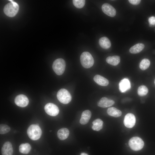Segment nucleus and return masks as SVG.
I'll return each instance as SVG.
<instances>
[{
	"label": "nucleus",
	"mask_w": 155,
	"mask_h": 155,
	"mask_svg": "<svg viewBox=\"0 0 155 155\" xmlns=\"http://www.w3.org/2000/svg\"><path fill=\"white\" fill-rule=\"evenodd\" d=\"M144 47V45L142 43L137 44L132 46L129 50V52L132 54H137L142 51Z\"/></svg>",
	"instance_id": "6ab92c4d"
},
{
	"label": "nucleus",
	"mask_w": 155,
	"mask_h": 155,
	"mask_svg": "<svg viewBox=\"0 0 155 155\" xmlns=\"http://www.w3.org/2000/svg\"><path fill=\"white\" fill-rule=\"evenodd\" d=\"M91 116V113L89 110L84 111L81 115L80 122L82 125H84L88 123Z\"/></svg>",
	"instance_id": "4468645a"
},
{
	"label": "nucleus",
	"mask_w": 155,
	"mask_h": 155,
	"mask_svg": "<svg viewBox=\"0 0 155 155\" xmlns=\"http://www.w3.org/2000/svg\"><path fill=\"white\" fill-rule=\"evenodd\" d=\"M72 1L74 6L78 8H81L83 7L85 3L84 0H73Z\"/></svg>",
	"instance_id": "393cba45"
},
{
	"label": "nucleus",
	"mask_w": 155,
	"mask_h": 155,
	"mask_svg": "<svg viewBox=\"0 0 155 155\" xmlns=\"http://www.w3.org/2000/svg\"><path fill=\"white\" fill-rule=\"evenodd\" d=\"M131 88L129 80L126 78L121 80L119 83V89L121 92H125Z\"/></svg>",
	"instance_id": "ddd939ff"
},
{
	"label": "nucleus",
	"mask_w": 155,
	"mask_h": 155,
	"mask_svg": "<svg viewBox=\"0 0 155 155\" xmlns=\"http://www.w3.org/2000/svg\"><path fill=\"white\" fill-rule=\"evenodd\" d=\"M65 66L66 63L65 60L62 58H59L53 62L52 68L57 75H61L64 73Z\"/></svg>",
	"instance_id": "20e7f679"
},
{
	"label": "nucleus",
	"mask_w": 155,
	"mask_h": 155,
	"mask_svg": "<svg viewBox=\"0 0 155 155\" xmlns=\"http://www.w3.org/2000/svg\"><path fill=\"white\" fill-rule=\"evenodd\" d=\"M148 91V89L146 86L144 85H141L138 88L137 92L139 96H144L147 94Z\"/></svg>",
	"instance_id": "b1692460"
},
{
	"label": "nucleus",
	"mask_w": 155,
	"mask_h": 155,
	"mask_svg": "<svg viewBox=\"0 0 155 155\" xmlns=\"http://www.w3.org/2000/svg\"><path fill=\"white\" fill-rule=\"evenodd\" d=\"M129 145L132 150L138 151L142 148L144 145V143L140 138L134 137L130 139L129 141Z\"/></svg>",
	"instance_id": "423d86ee"
},
{
	"label": "nucleus",
	"mask_w": 155,
	"mask_h": 155,
	"mask_svg": "<svg viewBox=\"0 0 155 155\" xmlns=\"http://www.w3.org/2000/svg\"><path fill=\"white\" fill-rule=\"evenodd\" d=\"M15 103L18 106L24 107L28 105L29 101L28 97L25 95L21 94L17 95L15 97Z\"/></svg>",
	"instance_id": "1a4fd4ad"
},
{
	"label": "nucleus",
	"mask_w": 155,
	"mask_h": 155,
	"mask_svg": "<svg viewBox=\"0 0 155 155\" xmlns=\"http://www.w3.org/2000/svg\"><path fill=\"white\" fill-rule=\"evenodd\" d=\"M82 65L86 68H89L94 65V60L91 54L88 52H83L80 57Z\"/></svg>",
	"instance_id": "7ed1b4c3"
},
{
	"label": "nucleus",
	"mask_w": 155,
	"mask_h": 155,
	"mask_svg": "<svg viewBox=\"0 0 155 155\" xmlns=\"http://www.w3.org/2000/svg\"><path fill=\"white\" fill-rule=\"evenodd\" d=\"M115 102L113 100L104 97L101 98L98 102V106L103 108L111 106L113 105Z\"/></svg>",
	"instance_id": "f8f14e48"
},
{
	"label": "nucleus",
	"mask_w": 155,
	"mask_h": 155,
	"mask_svg": "<svg viewBox=\"0 0 155 155\" xmlns=\"http://www.w3.org/2000/svg\"><path fill=\"white\" fill-rule=\"evenodd\" d=\"M120 61V57L117 55L109 56L106 59V61L107 63L113 66L117 65L119 63Z\"/></svg>",
	"instance_id": "a211bd4d"
},
{
	"label": "nucleus",
	"mask_w": 155,
	"mask_h": 155,
	"mask_svg": "<svg viewBox=\"0 0 155 155\" xmlns=\"http://www.w3.org/2000/svg\"><path fill=\"white\" fill-rule=\"evenodd\" d=\"M102 9L103 12L107 16L111 17L115 16L116 11L115 8L110 4L105 3L102 5Z\"/></svg>",
	"instance_id": "9d476101"
},
{
	"label": "nucleus",
	"mask_w": 155,
	"mask_h": 155,
	"mask_svg": "<svg viewBox=\"0 0 155 155\" xmlns=\"http://www.w3.org/2000/svg\"><path fill=\"white\" fill-rule=\"evenodd\" d=\"M149 26L150 27H153L155 26V17L152 16L148 19Z\"/></svg>",
	"instance_id": "bb28decb"
},
{
	"label": "nucleus",
	"mask_w": 155,
	"mask_h": 155,
	"mask_svg": "<svg viewBox=\"0 0 155 155\" xmlns=\"http://www.w3.org/2000/svg\"><path fill=\"white\" fill-rule=\"evenodd\" d=\"M129 2L131 4L133 5H137L141 2L140 0H129Z\"/></svg>",
	"instance_id": "cd10ccee"
},
{
	"label": "nucleus",
	"mask_w": 155,
	"mask_h": 155,
	"mask_svg": "<svg viewBox=\"0 0 155 155\" xmlns=\"http://www.w3.org/2000/svg\"><path fill=\"white\" fill-rule=\"evenodd\" d=\"M93 79L96 83L101 86H106L109 84V81L108 79L99 75H95Z\"/></svg>",
	"instance_id": "2eb2a0df"
},
{
	"label": "nucleus",
	"mask_w": 155,
	"mask_h": 155,
	"mask_svg": "<svg viewBox=\"0 0 155 155\" xmlns=\"http://www.w3.org/2000/svg\"><path fill=\"white\" fill-rule=\"evenodd\" d=\"M150 64V62L149 59H144L140 62L139 67L141 70H145L149 67Z\"/></svg>",
	"instance_id": "5701e85b"
},
{
	"label": "nucleus",
	"mask_w": 155,
	"mask_h": 155,
	"mask_svg": "<svg viewBox=\"0 0 155 155\" xmlns=\"http://www.w3.org/2000/svg\"><path fill=\"white\" fill-rule=\"evenodd\" d=\"M103 123V121L102 120L100 119H96L92 122V128L94 131H99L102 128Z\"/></svg>",
	"instance_id": "412c9836"
},
{
	"label": "nucleus",
	"mask_w": 155,
	"mask_h": 155,
	"mask_svg": "<svg viewBox=\"0 0 155 155\" xmlns=\"http://www.w3.org/2000/svg\"><path fill=\"white\" fill-rule=\"evenodd\" d=\"M10 130V128L8 125L4 124H1L0 125V133L3 134L9 132Z\"/></svg>",
	"instance_id": "a878e982"
},
{
	"label": "nucleus",
	"mask_w": 155,
	"mask_h": 155,
	"mask_svg": "<svg viewBox=\"0 0 155 155\" xmlns=\"http://www.w3.org/2000/svg\"><path fill=\"white\" fill-rule=\"evenodd\" d=\"M31 149L30 145L28 143L22 144L19 147V151L20 152L23 154L28 153Z\"/></svg>",
	"instance_id": "4be33fe9"
},
{
	"label": "nucleus",
	"mask_w": 155,
	"mask_h": 155,
	"mask_svg": "<svg viewBox=\"0 0 155 155\" xmlns=\"http://www.w3.org/2000/svg\"><path fill=\"white\" fill-rule=\"evenodd\" d=\"M107 112L109 115L116 117H119L122 115L121 111L114 107L109 108Z\"/></svg>",
	"instance_id": "aec40b11"
},
{
	"label": "nucleus",
	"mask_w": 155,
	"mask_h": 155,
	"mask_svg": "<svg viewBox=\"0 0 155 155\" xmlns=\"http://www.w3.org/2000/svg\"><path fill=\"white\" fill-rule=\"evenodd\" d=\"M42 133L41 128L36 124L31 125L27 130V133L29 137L33 140L39 139Z\"/></svg>",
	"instance_id": "f03ea898"
},
{
	"label": "nucleus",
	"mask_w": 155,
	"mask_h": 155,
	"mask_svg": "<svg viewBox=\"0 0 155 155\" xmlns=\"http://www.w3.org/2000/svg\"><path fill=\"white\" fill-rule=\"evenodd\" d=\"M99 44L102 48L106 49L109 48L111 45L110 40L106 37L100 38L99 40Z\"/></svg>",
	"instance_id": "f3484780"
},
{
	"label": "nucleus",
	"mask_w": 155,
	"mask_h": 155,
	"mask_svg": "<svg viewBox=\"0 0 155 155\" xmlns=\"http://www.w3.org/2000/svg\"><path fill=\"white\" fill-rule=\"evenodd\" d=\"M10 1L6 4L4 7L3 11L5 14L9 17H13L18 13L19 6L17 3L13 1L9 0Z\"/></svg>",
	"instance_id": "f257e3e1"
},
{
	"label": "nucleus",
	"mask_w": 155,
	"mask_h": 155,
	"mask_svg": "<svg viewBox=\"0 0 155 155\" xmlns=\"http://www.w3.org/2000/svg\"><path fill=\"white\" fill-rule=\"evenodd\" d=\"M57 96L59 101L63 104H68L71 100V96L70 93L67 90L64 88L59 90Z\"/></svg>",
	"instance_id": "39448f33"
},
{
	"label": "nucleus",
	"mask_w": 155,
	"mask_h": 155,
	"mask_svg": "<svg viewBox=\"0 0 155 155\" xmlns=\"http://www.w3.org/2000/svg\"><path fill=\"white\" fill-rule=\"evenodd\" d=\"M13 148L11 143L9 142H6L3 144L1 148L2 155H12Z\"/></svg>",
	"instance_id": "9b49d317"
},
{
	"label": "nucleus",
	"mask_w": 155,
	"mask_h": 155,
	"mask_svg": "<svg viewBox=\"0 0 155 155\" xmlns=\"http://www.w3.org/2000/svg\"><path fill=\"white\" fill-rule=\"evenodd\" d=\"M69 133V131L67 128H62L58 131L57 132V136L60 140H64L68 137Z\"/></svg>",
	"instance_id": "dca6fc26"
},
{
	"label": "nucleus",
	"mask_w": 155,
	"mask_h": 155,
	"mask_svg": "<svg viewBox=\"0 0 155 155\" xmlns=\"http://www.w3.org/2000/svg\"><path fill=\"white\" fill-rule=\"evenodd\" d=\"M154 84L155 85V79L154 80Z\"/></svg>",
	"instance_id": "c756f323"
},
{
	"label": "nucleus",
	"mask_w": 155,
	"mask_h": 155,
	"mask_svg": "<svg viewBox=\"0 0 155 155\" xmlns=\"http://www.w3.org/2000/svg\"><path fill=\"white\" fill-rule=\"evenodd\" d=\"M136 119L135 115L131 113H128L125 116L123 123L125 126L127 128H131L135 125Z\"/></svg>",
	"instance_id": "6e6552de"
},
{
	"label": "nucleus",
	"mask_w": 155,
	"mask_h": 155,
	"mask_svg": "<svg viewBox=\"0 0 155 155\" xmlns=\"http://www.w3.org/2000/svg\"><path fill=\"white\" fill-rule=\"evenodd\" d=\"M51 131V130H50V131Z\"/></svg>",
	"instance_id": "7c9ffc66"
},
{
	"label": "nucleus",
	"mask_w": 155,
	"mask_h": 155,
	"mask_svg": "<svg viewBox=\"0 0 155 155\" xmlns=\"http://www.w3.org/2000/svg\"><path fill=\"white\" fill-rule=\"evenodd\" d=\"M44 109L46 113L49 115L55 116L59 113V109L55 104L51 103H49L46 104Z\"/></svg>",
	"instance_id": "0eeeda50"
},
{
	"label": "nucleus",
	"mask_w": 155,
	"mask_h": 155,
	"mask_svg": "<svg viewBox=\"0 0 155 155\" xmlns=\"http://www.w3.org/2000/svg\"><path fill=\"white\" fill-rule=\"evenodd\" d=\"M80 155H88L87 153L83 152V153H81Z\"/></svg>",
	"instance_id": "c85d7f7f"
}]
</instances>
